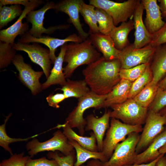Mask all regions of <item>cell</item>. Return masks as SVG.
Instances as JSON below:
<instances>
[{
  "label": "cell",
  "instance_id": "obj_1",
  "mask_svg": "<svg viewBox=\"0 0 166 166\" xmlns=\"http://www.w3.org/2000/svg\"><path fill=\"white\" fill-rule=\"evenodd\" d=\"M121 69L119 59L109 60L102 56L88 65L82 73L91 90L104 95L110 93L121 80Z\"/></svg>",
  "mask_w": 166,
  "mask_h": 166
},
{
  "label": "cell",
  "instance_id": "obj_2",
  "mask_svg": "<svg viewBox=\"0 0 166 166\" xmlns=\"http://www.w3.org/2000/svg\"><path fill=\"white\" fill-rule=\"evenodd\" d=\"M101 57V53L89 38L81 43L71 42L67 44L64 59V62L67 64L63 68L65 78L70 77L79 66L84 65H89Z\"/></svg>",
  "mask_w": 166,
  "mask_h": 166
},
{
  "label": "cell",
  "instance_id": "obj_3",
  "mask_svg": "<svg viewBox=\"0 0 166 166\" xmlns=\"http://www.w3.org/2000/svg\"><path fill=\"white\" fill-rule=\"evenodd\" d=\"M107 96V94L99 95L91 90L85 96L78 99L77 105L68 114L65 123L72 128H77L80 135L83 136L87 123L83 117L85 111L91 108L95 109H101Z\"/></svg>",
  "mask_w": 166,
  "mask_h": 166
},
{
  "label": "cell",
  "instance_id": "obj_4",
  "mask_svg": "<svg viewBox=\"0 0 166 166\" xmlns=\"http://www.w3.org/2000/svg\"><path fill=\"white\" fill-rule=\"evenodd\" d=\"M143 130L141 125L126 124L118 119L111 118L110 126L103 140L102 152L108 160L112 156L117 144L124 140L126 136L132 132H142Z\"/></svg>",
  "mask_w": 166,
  "mask_h": 166
},
{
  "label": "cell",
  "instance_id": "obj_5",
  "mask_svg": "<svg viewBox=\"0 0 166 166\" xmlns=\"http://www.w3.org/2000/svg\"><path fill=\"white\" fill-rule=\"evenodd\" d=\"M110 107L113 109L110 112V117L120 119L123 123L131 125L144 124L148 112V108L141 106L133 99H128Z\"/></svg>",
  "mask_w": 166,
  "mask_h": 166
},
{
  "label": "cell",
  "instance_id": "obj_6",
  "mask_svg": "<svg viewBox=\"0 0 166 166\" xmlns=\"http://www.w3.org/2000/svg\"><path fill=\"white\" fill-rule=\"evenodd\" d=\"M26 147L31 158L40 152L45 151H59L66 156L74 150L63 132L59 130L55 132L51 138L44 142H40L35 137L34 138L26 143Z\"/></svg>",
  "mask_w": 166,
  "mask_h": 166
},
{
  "label": "cell",
  "instance_id": "obj_7",
  "mask_svg": "<svg viewBox=\"0 0 166 166\" xmlns=\"http://www.w3.org/2000/svg\"><path fill=\"white\" fill-rule=\"evenodd\" d=\"M140 135L132 132L116 147L110 158L102 162V166H125L133 164L137 155L136 148Z\"/></svg>",
  "mask_w": 166,
  "mask_h": 166
},
{
  "label": "cell",
  "instance_id": "obj_8",
  "mask_svg": "<svg viewBox=\"0 0 166 166\" xmlns=\"http://www.w3.org/2000/svg\"><path fill=\"white\" fill-rule=\"evenodd\" d=\"M140 0H128L118 2L109 0H89V4L102 9L112 18L115 26L126 22L133 18L136 6Z\"/></svg>",
  "mask_w": 166,
  "mask_h": 166
},
{
  "label": "cell",
  "instance_id": "obj_9",
  "mask_svg": "<svg viewBox=\"0 0 166 166\" xmlns=\"http://www.w3.org/2000/svg\"><path fill=\"white\" fill-rule=\"evenodd\" d=\"M55 3L53 1H47L44 5L40 9L36 10H32L27 14L26 20L27 22L32 24V27L27 32L32 36L40 38L42 34H50L57 30L68 29L69 25L61 24L51 26L46 28L44 27L43 21L46 12L51 9H54Z\"/></svg>",
  "mask_w": 166,
  "mask_h": 166
},
{
  "label": "cell",
  "instance_id": "obj_10",
  "mask_svg": "<svg viewBox=\"0 0 166 166\" xmlns=\"http://www.w3.org/2000/svg\"><path fill=\"white\" fill-rule=\"evenodd\" d=\"M145 125L137 144L136 152L138 154L147 148L155 138L162 132L166 124V117L159 113L148 111Z\"/></svg>",
  "mask_w": 166,
  "mask_h": 166
},
{
  "label": "cell",
  "instance_id": "obj_11",
  "mask_svg": "<svg viewBox=\"0 0 166 166\" xmlns=\"http://www.w3.org/2000/svg\"><path fill=\"white\" fill-rule=\"evenodd\" d=\"M156 48L148 45L140 48H135L130 44L120 51L119 59L121 69H129L151 62Z\"/></svg>",
  "mask_w": 166,
  "mask_h": 166
},
{
  "label": "cell",
  "instance_id": "obj_12",
  "mask_svg": "<svg viewBox=\"0 0 166 166\" xmlns=\"http://www.w3.org/2000/svg\"><path fill=\"white\" fill-rule=\"evenodd\" d=\"M12 63L18 72V78L21 82L36 95L43 89L39 79L44 74L43 71H36L29 64L24 61L22 55L16 54Z\"/></svg>",
  "mask_w": 166,
  "mask_h": 166
},
{
  "label": "cell",
  "instance_id": "obj_13",
  "mask_svg": "<svg viewBox=\"0 0 166 166\" xmlns=\"http://www.w3.org/2000/svg\"><path fill=\"white\" fill-rule=\"evenodd\" d=\"M13 48L16 51L26 52L31 61L40 66L47 79L49 75L52 64L49 49L41 46L38 43L31 44L19 42L14 43Z\"/></svg>",
  "mask_w": 166,
  "mask_h": 166
},
{
  "label": "cell",
  "instance_id": "obj_14",
  "mask_svg": "<svg viewBox=\"0 0 166 166\" xmlns=\"http://www.w3.org/2000/svg\"><path fill=\"white\" fill-rule=\"evenodd\" d=\"M44 3V1L42 0H30L16 22L8 28L0 30V41L14 44V40L18 36H21L29 30L28 23H22L23 20L26 18L30 11Z\"/></svg>",
  "mask_w": 166,
  "mask_h": 166
},
{
  "label": "cell",
  "instance_id": "obj_15",
  "mask_svg": "<svg viewBox=\"0 0 166 166\" xmlns=\"http://www.w3.org/2000/svg\"><path fill=\"white\" fill-rule=\"evenodd\" d=\"M84 41L82 38L76 34L68 36L64 39L42 36L40 38L34 37L27 32L18 39V42L23 43H37L43 44L48 48L50 52V58L52 64H54L57 57L55 54L56 49L68 42L79 43Z\"/></svg>",
  "mask_w": 166,
  "mask_h": 166
},
{
  "label": "cell",
  "instance_id": "obj_16",
  "mask_svg": "<svg viewBox=\"0 0 166 166\" xmlns=\"http://www.w3.org/2000/svg\"><path fill=\"white\" fill-rule=\"evenodd\" d=\"M83 1L61 0L55 3L54 9L56 11L64 13L69 16V22L74 26L79 36L84 41L88 38L89 34L83 29L79 19L80 6Z\"/></svg>",
  "mask_w": 166,
  "mask_h": 166
},
{
  "label": "cell",
  "instance_id": "obj_17",
  "mask_svg": "<svg viewBox=\"0 0 166 166\" xmlns=\"http://www.w3.org/2000/svg\"><path fill=\"white\" fill-rule=\"evenodd\" d=\"M110 112L109 110H106L103 115L100 117H97L93 114H91L87 116L85 119L87 123L85 131H93L100 152H102L104 136L106 130L109 127Z\"/></svg>",
  "mask_w": 166,
  "mask_h": 166
},
{
  "label": "cell",
  "instance_id": "obj_18",
  "mask_svg": "<svg viewBox=\"0 0 166 166\" xmlns=\"http://www.w3.org/2000/svg\"><path fill=\"white\" fill-rule=\"evenodd\" d=\"M144 8L140 0L138 3L133 15L135 39L133 44L135 48H142L149 45L152 40V34L147 30L142 17Z\"/></svg>",
  "mask_w": 166,
  "mask_h": 166
},
{
  "label": "cell",
  "instance_id": "obj_19",
  "mask_svg": "<svg viewBox=\"0 0 166 166\" xmlns=\"http://www.w3.org/2000/svg\"><path fill=\"white\" fill-rule=\"evenodd\" d=\"M140 2L146 12L144 24L148 32L153 34L165 22L162 20L159 6L156 0H142Z\"/></svg>",
  "mask_w": 166,
  "mask_h": 166
},
{
  "label": "cell",
  "instance_id": "obj_20",
  "mask_svg": "<svg viewBox=\"0 0 166 166\" xmlns=\"http://www.w3.org/2000/svg\"><path fill=\"white\" fill-rule=\"evenodd\" d=\"M89 38L96 49L103 54L106 59L111 60L119 59L120 51L115 46L109 35L100 33L89 34Z\"/></svg>",
  "mask_w": 166,
  "mask_h": 166
},
{
  "label": "cell",
  "instance_id": "obj_21",
  "mask_svg": "<svg viewBox=\"0 0 166 166\" xmlns=\"http://www.w3.org/2000/svg\"><path fill=\"white\" fill-rule=\"evenodd\" d=\"M67 45V43H66L61 46L60 52L53 64L49 75L46 81L42 84L43 89L53 85H59L62 87L65 84L66 80L62 66Z\"/></svg>",
  "mask_w": 166,
  "mask_h": 166
},
{
  "label": "cell",
  "instance_id": "obj_22",
  "mask_svg": "<svg viewBox=\"0 0 166 166\" xmlns=\"http://www.w3.org/2000/svg\"><path fill=\"white\" fill-rule=\"evenodd\" d=\"M166 143V128L145 150L136 155L133 164L148 163L154 160L160 155L159 150Z\"/></svg>",
  "mask_w": 166,
  "mask_h": 166
},
{
  "label": "cell",
  "instance_id": "obj_23",
  "mask_svg": "<svg viewBox=\"0 0 166 166\" xmlns=\"http://www.w3.org/2000/svg\"><path fill=\"white\" fill-rule=\"evenodd\" d=\"M132 82L121 79L120 81L107 94L101 108L122 103L128 99V96Z\"/></svg>",
  "mask_w": 166,
  "mask_h": 166
},
{
  "label": "cell",
  "instance_id": "obj_24",
  "mask_svg": "<svg viewBox=\"0 0 166 166\" xmlns=\"http://www.w3.org/2000/svg\"><path fill=\"white\" fill-rule=\"evenodd\" d=\"M150 62V68L153 75L152 81L158 83L166 74V43L156 47Z\"/></svg>",
  "mask_w": 166,
  "mask_h": 166
},
{
  "label": "cell",
  "instance_id": "obj_25",
  "mask_svg": "<svg viewBox=\"0 0 166 166\" xmlns=\"http://www.w3.org/2000/svg\"><path fill=\"white\" fill-rule=\"evenodd\" d=\"M134 28V21L132 19L121 23L118 26H115L113 27L109 35L116 49L121 51L130 44L128 36L129 32Z\"/></svg>",
  "mask_w": 166,
  "mask_h": 166
},
{
  "label": "cell",
  "instance_id": "obj_26",
  "mask_svg": "<svg viewBox=\"0 0 166 166\" xmlns=\"http://www.w3.org/2000/svg\"><path fill=\"white\" fill-rule=\"evenodd\" d=\"M56 128H62L63 132L68 140H73L81 146L89 150L99 152L96 136L93 132H91L90 136H84L77 134L67 124H58Z\"/></svg>",
  "mask_w": 166,
  "mask_h": 166
},
{
  "label": "cell",
  "instance_id": "obj_27",
  "mask_svg": "<svg viewBox=\"0 0 166 166\" xmlns=\"http://www.w3.org/2000/svg\"><path fill=\"white\" fill-rule=\"evenodd\" d=\"M57 89L62 91L66 99L73 97L78 99L91 91L84 79L72 80L68 78L67 79L65 84L61 88Z\"/></svg>",
  "mask_w": 166,
  "mask_h": 166
},
{
  "label": "cell",
  "instance_id": "obj_28",
  "mask_svg": "<svg viewBox=\"0 0 166 166\" xmlns=\"http://www.w3.org/2000/svg\"><path fill=\"white\" fill-rule=\"evenodd\" d=\"M69 143L75 149L76 153V160L74 166H81L87 160L94 159L102 162L108 161L102 152L92 151L82 147L75 141L68 140Z\"/></svg>",
  "mask_w": 166,
  "mask_h": 166
},
{
  "label": "cell",
  "instance_id": "obj_29",
  "mask_svg": "<svg viewBox=\"0 0 166 166\" xmlns=\"http://www.w3.org/2000/svg\"><path fill=\"white\" fill-rule=\"evenodd\" d=\"M159 88L152 81L133 98L141 106L148 108L154 100Z\"/></svg>",
  "mask_w": 166,
  "mask_h": 166
},
{
  "label": "cell",
  "instance_id": "obj_30",
  "mask_svg": "<svg viewBox=\"0 0 166 166\" xmlns=\"http://www.w3.org/2000/svg\"><path fill=\"white\" fill-rule=\"evenodd\" d=\"M95 7L89 4L82 2L80 8V13L89 27V34L99 33L95 13Z\"/></svg>",
  "mask_w": 166,
  "mask_h": 166
},
{
  "label": "cell",
  "instance_id": "obj_31",
  "mask_svg": "<svg viewBox=\"0 0 166 166\" xmlns=\"http://www.w3.org/2000/svg\"><path fill=\"white\" fill-rule=\"evenodd\" d=\"M150 63L148 64L144 73L132 83L128 96V99H133L153 79V75L150 68Z\"/></svg>",
  "mask_w": 166,
  "mask_h": 166
},
{
  "label": "cell",
  "instance_id": "obj_32",
  "mask_svg": "<svg viewBox=\"0 0 166 166\" xmlns=\"http://www.w3.org/2000/svg\"><path fill=\"white\" fill-rule=\"evenodd\" d=\"M23 10L20 5L0 6V29L22 14Z\"/></svg>",
  "mask_w": 166,
  "mask_h": 166
},
{
  "label": "cell",
  "instance_id": "obj_33",
  "mask_svg": "<svg viewBox=\"0 0 166 166\" xmlns=\"http://www.w3.org/2000/svg\"><path fill=\"white\" fill-rule=\"evenodd\" d=\"M95 13L99 33L109 35L115 26L112 18L105 11L101 8L95 7Z\"/></svg>",
  "mask_w": 166,
  "mask_h": 166
},
{
  "label": "cell",
  "instance_id": "obj_34",
  "mask_svg": "<svg viewBox=\"0 0 166 166\" xmlns=\"http://www.w3.org/2000/svg\"><path fill=\"white\" fill-rule=\"evenodd\" d=\"M12 114L10 113L4 120V123L0 126V146L5 151L9 152L11 155H13L11 148L9 146L12 143L20 141H28L29 140L37 136L38 134H36L32 136L25 138H14L9 137L6 133V124Z\"/></svg>",
  "mask_w": 166,
  "mask_h": 166
},
{
  "label": "cell",
  "instance_id": "obj_35",
  "mask_svg": "<svg viewBox=\"0 0 166 166\" xmlns=\"http://www.w3.org/2000/svg\"><path fill=\"white\" fill-rule=\"evenodd\" d=\"M13 45L0 41V69H4L12 63L16 55Z\"/></svg>",
  "mask_w": 166,
  "mask_h": 166
},
{
  "label": "cell",
  "instance_id": "obj_36",
  "mask_svg": "<svg viewBox=\"0 0 166 166\" xmlns=\"http://www.w3.org/2000/svg\"><path fill=\"white\" fill-rule=\"evenodd\" d=\"M149 63L142 64L129 69H121L119 72L120 76L121 79L133 82L144 73Z\"/></svg>",
  "mask_w": 166,
  "mask_h": 166
},
{
  "label": "cell",
  "instance_id": "obj_37",
  "mask_svg": "<svg viewBox=\"0 0 166 166\" xmlns=\"http://www.w3.org/2000/svg\"><path fill=\"white\" fill-rule=\"evenodd\" d=\"M48 159L55 160L59 166H74L75 163V152L74 150L69 155L65 156L57 151L50 152L47 154Z\"/></svg>",
  "mask_w": 166,
  "mask_h": 166
},
{
  "label": "cell",
  "instance_id": "obj_38",
  "mask_svg": "<svg viewBox=\"0 0 166 166\" xmlns=\"http://www.w3.org/2000/svg\"><path fill=\"white\" fill-rule=\"evenodd\" d=\"M22 152L19 154L11 155L8 159L2 160L0 163L1 166H26L28 160L31 158L28 156H25Z\"/></svg>",
  "mask_w": 166,
  "mask_h": 166
},
{
  "label": "cell",
  "instance_id": "obj_39",
  "mask_svg": "<svg viewBox=\"0 0 166 166\" xmlns=\"http://www.w3.org/2000/svg\"><path fill=\"white\" fill-rule=\"evenodd\" d=\"M166 106V90L159 88L155 97L148 108V111L158 113Z\"/></svg>",
  "mask_w": 166,
  "mask_h": 166
},
{
  "label": "cell",
  "instance_id": "obj_40",
  "mask_svg": "<svg viewBox=\"0 0 166 166\" xmlns=\"http://www.w3.org/2000/svg\"><path fill=\"white\" fill-rule=\"evenodd\" d=\"M165 43H166V21L164 26L152 34V40L149 45L156 48Z\"/></svg>",
  "mask_w": 166,
  "mask_h": 166
},
{
  "label": "cell",
  "instance_id": "obj_41",
  "mask_svg": "<svg viewBox=\"0 0 166 166\" xmlns=\"http://www.w3.org/2000/svg\"><path fill=\"white\" fill-rule=\"evenodd\" d=\"M31 158L27 161L26 166H59L55 160L47 159L46 157L35 159Z\"/></svg>",
  "mask_w": 166,
  "mask_h": 166
},
{
  "label": "cell",
  "instance_id": "obj_42",
  "mask_svg": "<svg viewBox=\"0 0 166 166\" xmlns=\"http://www.w3.org/2000/svg\"><path fill=\"white\" fill-rule=\"evenodd\" d=\"M66 99L63 93H51L46 98V101L50 107L55 108L60 107L59 104Z\"/></svg>",
  "mask_w": 166,
  "mask_h": 166
},
{
  "label": "cell",
  "instance_id": "obj_43",
  "mask_svg": "<svg viewBox=\"0 0 166 166\" xmlns=\"http://www.w3.org/2000/svg\"><path fill=\"white\" fill-rule=\"evenodd\" d=\"M28 0H0V6L7 5H22L26 6L29 3Z\"/></svg>",
  "mask_w": 166,
  "mask_h": 166
},
{
  "label": "cell",
  "instance_id": "obj_44",
  "mask_svg": "<svg viewBox=\"0 0 166 166\" xmlns=\"http://www.w3.org/2000/svg\"><path fill=\"white\" fill-rule=\"evenodd\" d=\"M164 154H161L160 155L154 160L147 163H143L140 164H133L125 166H156V164L159 158Z\"/></svg>",
  "mask_w": 166,
  "mask_h": 166
},
{
  "label": "cell",
  "instance_id": "obj_45",
  "mask_svg": "<svg viewBox=\"0 0 166 166\" xmlns=\"http://www.w3.org/2000/svg\"><path fill=\"white\" fill-rule=\"evenodd\" d=\"M162 17L166 18V0H158Z\"/></svg>",
  "mask_w": 166,
  "mask_h": 166
},
{
  "label": "cell",
  "instance_id": "obj_46",
  "mask_svg": "<svg viewBox=\"0 0 166 166\" xmlns=\"http://www.w3.org/2000/svg\"><path fill=\"white\" fill-rule=\"evenodd\" d=\"M81 166H102L101 162L98 160L92 159L88 161L85 164Z\"/></svg>",
  "mask_w": 166,
  "mask_h": 166
},
{
  "label": "cell",
  "instance_id": "obj_47",
  "mask_svg": "<svg viewBox=\"0 0 166 166\" xmlns=\"http://www.w3.org/2000/svg\"><path fill=\"white\" fill-rule=\"evenodd\" d=\"M156 166H166V159L164 155L159 158L157 162Z\"/></svg>",
  "mask_w": 166,
  "mask_h": 166
},
{
  "label": "cell",
  "instance_id": "obj_48",
  "mask_svg": "<svg viewBox=\"0 0 166 166\" xmlns=\"http://www.w3.org/2000/svg\"><path fill=\"white\" fill-rule=\"evenodd\" d=\"M158 85L160 89L166 90V75L158 83Z\"/></svg>",
  "mask_w": 166,
  "mask_h": 166
},
{
  "label": "cell",
  "instance_id": "obj_49",
  "mask_svg": "<svg viewBox=\"0 0 166 166\" xmlns=\"http://www.w3.org/2000/svg\"><path fill=\"white\" fill-rule=\"evenodd\" d=\"M159 152L160 154H164L166 153V143L159 149Z\"/></svg>",
  "mask_w": 166,
  "mask_h": 166
},
{
  "label": "cell",
  "instance_id": "obj_50",
  "mask_svg": "<svg viewBox=\"0 0 166 166\" xmlns=\"http://www.w3.org/2000/svg\"><path fill=\"white\" fill-rule=\"evenodd\" d=\"M161 115L166 117V106L158 112Z\"/></svg>",
  "mask_w": 166,
  "mask_h": 166
},
{
  "label": "cell",
  "instance_id": "obj_51",
  "mask_svg": "<svg viewBox=\"0 0 166 166\" xmlns=\"http://www.w3.org/2000/svg\"><path fill=\"white\" fill-rule=\"evenodd\" d=\"M165 154H166V155H165V158H166V153Z\"/></svg>",
  "mask_w": 166,
  "mask_h": 166
},
{
  "label": "cell",
  "instance_id": "obj_52",
  "mask_svg": "<svg viewBox=\"0 0 166 166\" xmlns=\"http://www.w3.org/2000/svg\"><path fill=\"white\" fill-rule=\"evenodd\" d=\"M0 166H1V165H0Z\"/></svg>",
  "mask_w": 166,
  "mask_h": 166
}]
</instances>
